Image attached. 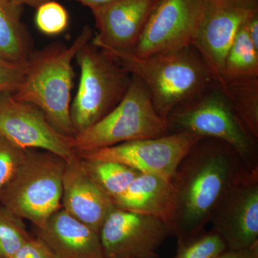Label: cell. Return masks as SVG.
Masks as SVG:
<instances>
[{"mask_svg": "<svg viewBox=\"0 0 258 258\" xmlns=\"http://www.w3.org/2000/svg\"><path fill=\"white\" fill-rule=\"evenodd\" d=\"M23 8L0 3V57L25 62L33 50L31 37L21 20Z\"/></svg>", "mask_w": 258, "mask_h": 258, "instance_id": "ac0fdd59", "label": "cell"}, {"mask_svg": "<svg viewBox=\"0 0 258 258\" xmlns=\"http://www.w3.org/2000/svg\"><path fill=\"white\" fill-rule=\"evenodd\" d=\"M28 61L15 62L0 57V93H14L23 81Z\"/></svg>", "mask_w": 258, "mask_h": 258, "instance_id": "484cf974", "label": "cell"}, {"mask_svg": "<svg viewBox=\"0 0 258 258\" xmlns=\"http://www.w3.org/2000/svg\"><path fill=\"white\" fill-rule=\"evenodd\" d=\"M165 135L166 120L156 111L144 83L132 75L119 103L99 121L72 137L71 147L76 154Z\"/></svg>", "mask_w": 258, "mask_h": 258, "instance_id": "52a82bcc", "label": "cell"}, {"mask_svg": "<svg viewBox=\"0 0 258 258\" xmlns=\"http://www.w3.org/2000/svg\"><path fill=\"white\" fill-rule=\"evenodd\" d=\"M10 1L17 6L23 8L24 5H27V6L31 7V8L36 9L40 5L50 1V0H10Z\"/></svg>", "mask_w": 258, "mask_h": 258, "instance_id": "f546056e", "label": "cell"}, {"mask_svg": "<svg viewBox=\"0 0 258 258\" xmlns=\"http://www.w3.org/2000/svg\"><path fill=\"white\" fill-rule=\"evenodd\" d=\"M205 0H159L132 53L152 57L192 45Z\"/></svg>", "mask_w": 258, "mask_h": 258, "instance_id": "30bf717a", "label": "cell"}, {"mask_svg": "<svg viewBox=\"0 0 258 258\" xmlns=\"http://www.w3.org/2000/svg\"><path fill=\"white\" fill-rule=\"evenodd\" d=\"M212 230L229 249L258 242V167L249 169L232 185L212 214Z\"/></svg>", "mask_w": 258, "mask_h": 258, "instance_id": "4fadbf2b", "label": "cell"}, {"mask_svg": "<svg viewBox=\"0 0 258 258\" xmlns=\"http://www.w3.org/2000/svg\"><path fill=\"white\" fill-rule=\"evenodd\" d=\"M76 1L79 2L84 6L88 7L90 9L92 10L97 7L106 4L112 0H76Z\"/></svg>", "mask_w": 258, "mask_h": 258, "instance_id": "4dcf8cb0", "label": "cell"}, {"mask_svg": "<svg viewBox=\"0 0 258 258\" xmlns=\"http://www.w3.org/2000/svg\"><path fill=\"white\" fill-rule=\"evenodd\" d=\"M35 233L57 258H106L99 233L62 208Z\"/></svg>", "mask_w": 258, "mask_h": 258, "instance_id": "2e32d148", "label": "cell"}, {"mask_svg": "<svg viewBox=\"0 0 258 258\" xmlns=\"http://www.w3.org/2000/svg\"><path fill=\"white\" fill-rule=\"evenodd\" d=\"M145 258H159V257H158V255H157H157L153 256V257H145Z\"/></svg>", "mask_w": 258, "mask_h": 258, "instance_id": "d6a6232c", "label": "cell"}, {"mask_svg": "<svg viewBox=\"0 0 258 258\" xmlns=\"http://www.w3.org/2000/svg\"><path fill=\"white\" fill-rule=\"evenodd\" d=\"M0 3H3V4L5 5H14V6H17V5L13 4V3H11V1H10V0H0ZM22 8H23V7H22Z\"/></svg>", "mask_w": 258, "mask_h": 258, "instance_id": "1f68e13d", "label": "cell"}, {"mask_svg": "<svg viewBox=\"0 0 258 258\" xmlns=\"http://www.w3.org/2000/svg\"><path fill=\"white\" fill-rule=\"evenodd\" d=\"M249 169L225 142L204 138L195 143L171 179L174 214L171 229L178 242L205 230L225 194Z\"/></svg>", "mask_w": 258, "mask_h": 258, "instance_id": "6da1fadb", "label": "cell"}, {"mask_svg": "<svg viewBox=\"0 0 258 258\" xmlns=\"http://www.w3.org/2000/svg\"><path fill=\"white\" fill-rule=\"evenodd\" d=\"M62 208L98 233L114 208L111 200L90 179L76 154L66 162L62 178Z\"/></svg>", "mask_w": 258, "mask_h": 258, "instance_id": "9a60e30c", "label": "cell"}, {"mask_svg": "<svg viewBox=\"0 0 258 258\" xmlns=\"http://www.w3.org/2000/svg\"><path fill=\"white\" fill-rule=\"evenodd\" d=\"M0 134L25 150L47 151L66 161L76 156L72 137L57 132L41 110L18 101L13 93H0Z\"/></svg>", "mask_w": 258, "mask_h": 258, "instance_id": "7c38bea8", "label": "cell"}, {"mask_svg": "<svg viewBox=\"0 0 258 258\" xmlns=\"http://www.w3.org/2000/svg\"><path fill=\"white\" fill-rule=\"evenodd\" d=\"M221 88L244 129L257 141L258 78L234 80Z\"/></svg>", "mask_w": 258, "mask_h": 258, "instance_id": "d6986e66", "label": "cell"}, {"mask_svg": "<svg viewBox=\"0 0 258 258\" xmlns=\"http://www.w3.org/2000/svg\"><path fill=\"white\" fill-rule=\"evenodd\" d=\"M215 258H258V242L243 249H227Z\"/></svg>", "mask_w": 258, "mask_h": 258, "instance_id": "83f0119b", "label": "cell"}, {"mask_svg": "<svg viewBox=\"0 0 258 258\" xmlns=\"http://www.w3.org/2000/svg\"><path fill=\"white\" fill-rule=\"evenodd\" d=\"M257 12L258 0H205L192 45L220 86L227 52L241 27Z\"/></svg>", "mask_w": 258, "mask_h": 258, "instance_id": "9c48e42d", "label": "cell"}, {"mask_svg": "<svg viewBox=\"0 0 258 258\" xmlns=\"http://www.w3.org/2000/svg\"><path fill=\"white\" fill-rule=\"evenodd\" d=\"M101 49L142 81L156 111L164 120L176 107L217 83L193 45L149 57Z\"/></svg>", "mask_w": 258, "mask_h": 258, "instance_id": "3957f363", "label": "cell"}, {"mask_svg": "<svg viewBox=\"0 0 258 258\" xmlns=\"http://www.w3.org/2000/svg\"><path fill=\"white\" fill-rule=\"evenodd\" d=\"M75 60L80 69L79 87L71 106L76 135L99 121L119 103L132 75L91 41L79 51Z\"/></svg>", "mask_w": 258, "mask_h": 258, "instance_id": "8992f818", "label": "cell"}, {"mask_svg": "<svg viewBox=\"0 0 258 258\" xmlns=\"http://www.w3.org/2000/svg\"><path fill=\"white\" fill-rule=\"evenodd\" d=\"M227 249L225 240L217 232L203 230L195 237L178 242L174 258H215Z\"/></svg>", "mask_w": 258, "mask_h": 258, "instance_id": "603a6c76", "label": "cell"}, {"mask_svg": "<svg viewBox=\"0 0 258 258\" xmlns=\"http://www.w3.org/2000/svg\"><path fill=\"white\" fill-rule=\"evenodd\" d=\"M111 202L115 208L160 219L171 229L174 214L171 180L140 172L128 189Z\"/></svg>", "mask_w": 258, "mask_h": 258, "instance_id": "e0dca14e", "label": "cell"}, {"mask_svg": "<svg viewBox=\"0 0 258 258\" xmlns=\"http://www.w3.org/2000/svg\"><path fill=\"white\" fill-rule=\"evenodd\" d=\"M246 23L237 32L226 55L221 87L234 80L258 78V49L249 40Z\"/></svg>", "mask_w": 258, "mask_h": 258, "instance_id": "44dd1931", "label": "cell"}, {"mask_svg": "<svg viewBox=\"0 0 258 258\" xmlns=\"http://www.w3.org/2000/svg\"><path fill=\"white\" fill-rule=\"evenodd\" d=\"M93 35L92 29L87 25L70 45L54 42L33 51L23 81L13 93L18 101L41 110L52 126L66 137L75 136L71 118L73 61Z\"/></svg>", "mask_w": 258, "mask_h": 258, "instance_id": "7a4b0ae2", "label": "cell"}, {"mask_svg": "<svg viewBox=\"0 0 258 258\" xmlns=\"http://www.w3.org/2000/svg\"><path fill=\"white\" fill-rule=\"evenodd\" d=\"M172 235L169 226L157 217L113 208L99 231L106 258H145Z\"/></svg>", "mask_w": 258, "mask_h": 258, "instance_id": "8fae6325", "label": "cell"}, {"mask_svg": "<svg viewBox=\"0 0 258 258\" xmlns=\"http://www.w3.org/2000/svg\"><path fill=\"white\" fill-rule=\"evenodd\" d=\"M159 0H112L91 10L101 48L133 52Z\"/></svg>", "mask_w": 258, "mask_h": 258, "instance_id": "5bb4252c", "label": "cell"}, {"mask_svg": "<svg viewBox=\"0 0 258 258\" xmlns=\"http://www.w3.org/2000/svg\"><path fill=\"white\" fill-rule=\"evenodd\" d=\"M80 159L90 179L111 201L124 192L140 173L115 161Z\"/></svg>", "mask_w": 258, "mask_h": 258, "instance_id": "ffe728a7", "label": "cell"}, {"mask_svg": "<svg viewBox=\"0 0 258 258\" xmlns=\"http://www.w3.org/2000/svg\"><path fill=\"white\" fill-rule=\"evenodd\" d=\"M66 162L53 153L27 149L23 162L0 192V205L31 222L35 229L43 228L62 208Z\"/></svg>", "mask_w": 258, "mask_h": 258, "instance_id": "277c9868", "label": "cell"}, {"mask_svg": "<svg viewBox=\"0 0 258 258\" xmlns=\"http://www.w3.org/2000/svg\"><path fill=\"white\" fill-rule=\"evenodd\" d=\"M24 220L0 205V258H10L31 238Z\"/></svg>", "mask_w": 258, "mask_h": 258, "instance_id": "7402d4cb", "label": "cell"}, {"mask_svg": "<svg viewBox=\"0 0 258 258\" xmlns=\"http://www.w3.org/2000/svg\"><path fill=\"white\" fill-rule=\"evenodd\" d=\"M26 152L0 134V192L23 162Z\"/></svg>", "mask_w": 258, "mask_h": 258, "instance_id": "d4e9b609", "label": "cell"}, {"mask_svg": "<svg viewBox=\"0 0 258 258\" xmlns=\"http://www.w3.org/2000/svg\"><path fill=\"white\" fill-rule=\"evenodd\" d=\"M201 139L190 134H167L76 154L80 159L115 161L171 180L180 162Z\"/></svg>", "mask_w": 258, "mask_h": 258, "instance_id": "ba28073f", "label": "cell"}, {"mask_svg": "<svg viewBox=\"0 0 258 258\" xmlns=\"http://www.w3.org/2000/svg\"><path fill=\"white\" fill-rule=\"evenodd\" d=\"M10 258H57V257L43 241L37 237H32Z\"/></svg>", "mask_w": 258, "mask_h": 258, "instance_id": "4316f807", "label": "cell"}, {"mask_svg": "<svg viewBox=\"0 0 258 258\" xmlns=\"http://www.w3.org/2000/svg\"><path fill=\"white\" fill-rule=\"evenodd\" d=\"M165 120L167 134H190L222 141L249 167H258L257 141L244 129L218 83L176 107Z\"/></svg>", "mask_w": 258, "mask_h": 258, "instance_id": "5b68a950", "label": "cell"}, {"mask_svg": "<svg viewBox=\"0 0 258 258\" xmlns=\"http://www.w3.org/2000/svg\"><path fill=\"white\" fill-rule=\"evenodd\" d=\"M247 35L255 48L258 49V12L246 23Z\"/></svg>", "mask_w": 258, "mask_h": 258, "instance_id": "f1b7e54d", "label": "cell"}, {"mask_svg": "<svg viewBox=\"0 0 258 258\" xmlns=\"http://www.w3.org/2000/svg\"><path fill=\"white\" fill-rule=\"evenodd\" d=\"M36 10L35 24L42 33L49 36H55L60 35L69 27V13L55 0L43 3Z\"/></svg>", "mask_w": 258, "mask_h": 258, "instance_id": "cb8c5ba5", "label": "cell"}]
</instances>
